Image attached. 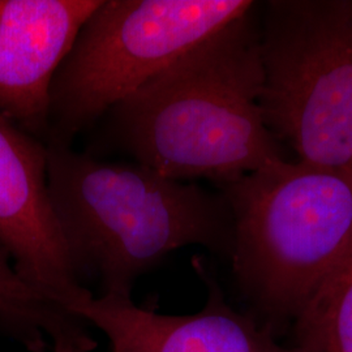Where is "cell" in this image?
Returning a JSON list of instances; mask_svg holds the SVG:
<instances>
[{"label":"cell","instance_id":"30bf717a","mask_svg":"<svg viewBox=\"0 0 352 352\" xmlns=\"http://www.w3.org/2000/svg\"><path fill=\"white\" fill-rule=\"evenodd\" d=\"M298 318L302 352H352V251Z\"/></svg>","mask_w":352,"mask_h":352},{"label":"cell","instance_id":"52a82bcc","mask_svg":"<svg viewBox=\"0 0 352 352\" xmlns=\"http://www.w3.org/2000/svg\"><path fill=\"white\" fill-rule=\"evenodd\" d=\"M102 0H0V115L46 144L54 76Z\"/></svg>","mask_w":352,"mask_h":352},{"label":"cell","instance_id":"ba28073f","mask_svg":"<svg viewBox=\"0 0 352 352\" xmlns=\"http://www.w3.org/2000/svg\"><path fill=\"white\" fill-rule=\"evenodd\" d=\"M209 291L193 315H160L118 295H90L71 314L100 329L110 352H289L227 305L215 285Z\"/></svg>","mask_w":352,"mask_h":352},{"label":"cell","instance_id":"6da1fadb","mask_svg":"<svg viewBox=\"0 0 352 352\" xmlns=\"http://www.w3.org/2000/svg\"><path fill=\"white\" fill-rule=\"evenodd\" d=\"M253 11L116 103L101 119L103 142L164 177L219 187L283 161L260 109Z\"/></svg>","mask_w":352,"mask_h":352},{"label":"cell","instance_id":"5b68a950","mask_svg":"<svg viewBox=\"0 0 352 352\" xmlns=\"http://www.w3.org/2000/svg\"><path fill=\"white\" fill-rule=\"evenodd\" d=\"M260 109L298 161L352 171V0H272L258 28Z\"/></svg>","mask_w":352,"mask_h":352},{"label":"cell","instance_id":"8992f818","mask_svg":"<svg viewBox=\"0 0 352 352\" xmlns=\"http://www.w3.org/2000/svg\"><path fill=\"white\" fill-rule=\"evenodd\" d=\"M0 250L23 279L69 314L93 295L81 283L51 202L47 146L3 115Z\"/></svg>","mask_w":352,"mask_h":352},{"label":"cell","instance_id":"7a4b0ae2","mask_svg":"<svg viewBox=\"0 0 352 352\" xmlns=\"http://www.w3.org/2000/svg\"><path fill=\"white\" fill-rule=\"evenodd\" d=\"M47 146L51 202L80 278L101 295L131 296L135 282L190 245L232 248V214L222 192L174 180L133 161H103Z\"/></svg>","mask_w":352,"mask_h":352},{"label":"cell","instance_id":"3957f363","mask_svg":"<svg viewBox=\"0 0 352 352\" xmlns=\"http://www.w3.org/2000/svg\"><path fill=\"white\" fill-rule=\"evenodd\" d=\"M219 188L240 285L270 309L299 315L352 251V171L283 160Z\"/></svg>","mask_w":352,"mask_h":352},{"label":"cell","instance_id":"9c48e42d","mask_svg":"<svg viewBox=\"0 0 352 352\" xmlns=\"http://www.w3.org/2000/svg\"><path fill=\"white\" fill-rule=\"evenodd\" d=\"M0 327L29 351L91 352L85 322L30 286L0 250Z\"/></svg>","mask_w":352,"mask_h":352},{"label":"cell","instance_id":"277c9868","mask_svg":"<svg viewBox=\"0 0 352 352\" xmlns=\"http://www.w3.org/2000/svg\"><path fill=\"white\" fill-rule=\"evenodd\" d=\"M256 7L251 0H102L54 76L46 145L71 146L153 76Z\"/></svg>","mask_w":352,"mask_h":352}]
</instances>
